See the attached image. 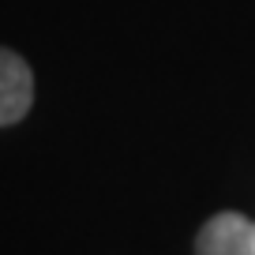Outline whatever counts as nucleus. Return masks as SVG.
<instances>
[{
	"label": "nucleus",
	"mask_w": 255,
	"mask_h": 255,
	"mask_svg": "<svg viewBox=\"0 0 255 255\" xmlns=\"http://www.w3.org/2000/svg\"><path fill=\"white\" fill-rule=\"evenodd\" d=\"M199 255H255V222L237 210L214 214L195 237Z\"/></svg>",
	"instance_id": "nucleus-1"
},
{
	"label": "nucleus",
	"mask_w": 255,
	"mask_h": 255,
	"mask_svg": "<svg viewBox=\"0 0 255 255\" xmlns=\"http://www.w3.org/2000/svg\"><path fill=\"white\" fill-rule=\"evenodd\" d=\"M34 105V72L11 49H0V128H11Z\"/></svg>",
	"instance_id": "nucleus-2"
}]
</instances>
